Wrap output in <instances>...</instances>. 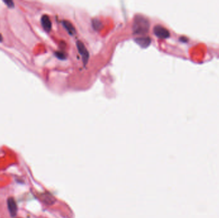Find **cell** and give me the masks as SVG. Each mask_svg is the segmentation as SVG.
<instances>
[{"instance_id": "6da1fadb", "label": "cell", "mask_w": 219, "mask_h": 218, "mask_svg": "<svg viewBox=\"0 0 219 218\" xmlns=\"http://www.w3.org/2000/svg\"><path fill=\"white\" fill-rule=\"evenodd\" d=\"M149 28V22L142 16H137L133 22V31L137 34H144L147 32Z\"/></svg>"}, {"instance_id": "7a4b0ae2", "label": "cell", "mask_w": 219, "mask_h": 218, "mask_svg": "<svg viewBox=\"0 0 219 218\" xmlns=\"http://www.w3.org/2000/svg\"><path fill=\"white\" fill-rule=\"evenodd\" d=\"M76 46L79 53H80V54L81 55L83 63L86 64L88 62V58H89V53H88L86 47L80 40L77 41Z\"/></svg>"}, {"instance_id": "3957f363", "label": "cell", "mask_w": 219, "mask_h": 218, "mask_svg": "<svg viewBox=\"0 0 219 218\" xmlns=\"http://www.w3.org/2000/svg\"><path fill=\"white\" fill-rule=\"evenodd\" d=\"M154 33L160 39H166L170 36L169 31L161 25H156L153 28Z\"/></svg>"}, {"instance_id": "277c9868", "label": "cell", "mask_w": 219, "mask_h": 218, "mask_svg": "<svg viewBox=\"0 0 219 218\" xmlns=\"http://www.w3.org/2000/svg\"><path fill=\"white\" fill-rule=\"evenodd\" d=\"M7 206L11 217H16L17 212V205L14 199L12 197L8 198L7 200Z\"/></svg>"}, {"instance_id": "5b68a950", "label": "cell", "mask_w": 219, "mask_h": 218, "mask_svg": "<svg viewBox=\"0 0 219 218\" xmlns=\"http://www.w3.org/2000/svg\"><path fill=\"white\" fill-rule=\"evenodd\" d=\"M41 24L43 26V28L46 31H49L51 29V21L48 16L44 15L41 17Z\"/></svg>"}, {"instance_id": "8992f818", "label": "cell", "mask_w": 219, "mask_h": 218, "mask_svg": "<svg viewBox=\"0 0 219 218\" xmlns=\"http://www.w3.org/2000/svg\"><path fill=\"white\" fill-rule=\"evenodd\" d=\"M136 42L142 48H146L148 47L151 44V39L148 36H142L138 37V38L135 39Z\"/></svg>"}, {"instance_id": "52a82bcc", "label": "cell", "mask_w": 219, "mask_h": 218, "mask_svg": "<svg viewBox=\"0 0 219 218\" xmlns=\"http://www.w3.org/2000/svg\"><path fill=\"white\" fill-rule=\"evenodd\" d=\"M63 25L64 27L66 28V29L67 30L68 33L70 35H74L76 33V30L75 28L74 27L72 23L68 21H63Z\"/></svg>"}, {"instance_id": "ba28073f", "label": "cell", "mask_w": 219, "mask_h": 218, "mask_svg": "<svg viewBox=\"0 0 219 218\" xmlns=\"http://www.w3.org/2000/svg\"><path fill=\"white\" fill-rule=\"evenodd\" d=\"M43 201L47 204H52L54 203V198L49 194H44L43 196Z\"/></svg>"}, {"instance_id": "9c48e42d", "label": "cell", "mask_w": 219, "mask_h": 218, "mask_svg": "<svg viewBox=\"0 0 219 218\" xmlns=\"http://www.w3.org/2000/svg\"><path fill=\"white\" fill-rule=\"evenodd\" d=\"M92 25L96 30H99L100 28V26H101V21L99 20L94 19L92 21Z\"/></svg>"}, {"instance_id": "30bf717a", "label": "cell", "mask_w": 219, "mask_h": 218, "mask_svg": "<svg viewBox=\"0 0 219 218\" xmlns=\"http://www.w3.org/2000/svg\"><path fill=\"white\" fill-rule=\"evenodd\" d=\"M55 55L57 56V57L59 59H61V60H63V59H65V58H66V56H65L64 53L60 52V51H57L55 53Z\"/></svg>"}, {"instance_id": "8fae6325", "label": "cell", "mask_w": 219, "mask_h": 218, "mask_svg": "<svg viewBox=\"0 0 219 218\" xmlns=\"http://www.w3.org/2000/svg\"><path fill=\"white\" fill-rule=\"evenodd\" d=\"M4 3H5L7 4V5L10 8L13 7V6H14L13 2L12 1H10V0H8V1H4Z\"/></svg>"}, {"instance_id": "7c38bea8", "label": "cell", "mask_w": 219, "mask_h": 218, "mask_svg": "<svg viewBox=\"0 0 219 218\" xmlns=\"http://www.w3.org/2000/svg\"><path fill=\"white\" fill-rule=\"evenodd\" d=\"M2 40H3V37L1 35H0V42H1Z\"/></svg>"}]
</instances>
